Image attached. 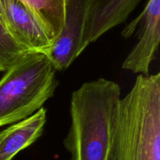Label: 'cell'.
Returning <instances> with one entry per match:
<instances>
[{"label":"cell","mask_w":160,"mask_h":160,"mask_svg":"<svg viewBox=\"0 0 160 160\" xmlns=\"http://www.w3.org/2000/svg\"><path fill=\"white\" fill-rule=\"evenodd\" d=\"M121 89L105 78L88 81L72 93L70 123L64 146L70 160H114Z\"/></svg>","instance_id":"6da1fadb"},{"label":"cell","mask_w":160,"mask_h":160,"mask_svg":"<svg viewBox=\"0 0 160 160\" xmlns=\"http://www.w3.org/2000/svg\"><path fill=\"white\" fill-rule=\"evenodd\" d=\"M56 70L45 55L28 52L0 79V127L31 117L54 96Z\"/></svg>","instance_id":"7a4b0ae2"},{"label":"cell","mask_w":160,"mask_h":160,"mask_svg":"<svg viewBox=\"0 0 160 160\" xmlns=\"http://www.w3.org/2000/svg\"><path fill=\"white\" fill-rule=\"evenodd\" d=\"M138 28L139 40L122 65L123 70L148 76L152 62L156 58L160 41V0H148L143 11L122 32L128 38Z\"/></svg>","instance_id":"3957f363"},{"label":"cell","mask_w":160,"mask_h":160,"mask_svg":"<svg viewBox=\"0 0 160 160\" xmlns=\"http://www.w3.org/2000/svg\"><path fill=\"white\" fill-rule=\"evenodd\" d=\"M92 0H66L62 29L44 55L56 71L69 68L81 54L88 12Z\"/></svg>","instance_id":"277c9868"},{"label":"cell","mask_w":160,"mask_h":160,"mask_svg":"<svg viewBox=\"0 0 160 160\" xmlns=\"http://www.w3.org/2000/svg\"><path fill=\"white\" fill-rule=\"evenodd\" d=\"M6 29L16 42L28 52L43 53L52 39L32 12L18 0H1Z\"/></svg>","instance_id":"5b68a950"},{"label":"cell","mask_w":160,"mask_h":160,"mask_svg":"<svg viewBox=\"0 0 160 160\" xmlns=\"http://www.w3.org/2000/svg\"><path fill=\"white\" fill-rule=\"evenodd\" d=\"M141 1L92 0L83 36V51L108 31L124 22Z\"/></svg>","instance_id":"8992f818"},{"label":"cell","mask_w":160,"mask_h":160,"mask_svg":"<svg viewBox=\"0 0 160 160\" xmlns=\"http://www.w3.org/2000/svg\"><path fill=\"white\" fill-rule=\"evenodd\" d=\"M46 121L47 111L42 107L31 117L0 131V160H12L34 143L43 134Z\"/></svg>","instance_id":"52a82bcc"},{"label":"cell","mask_w":160,"mask_h":160,"mask_svg":"<svg viewBox=\"0 0 160 160\" xmlns=\"http://www.w3.org/2000/svg\"><path fill=\"white\" fill-rule=\"evenodd\" d=\"M40 22L52 39L57 38L65 20L66 0H18Z\"/></svg>","instance_id":"ba28073f"},{"label":"cell","mask_w":160,"mask_h":160,"mask_svg":"<svg viewBox=\"0 0 160 160\" xmlns=\"http://www.w3.org/2000/svg\"><path fill=\"white\" fill-rule=\"evenodd\" d=\"M28 52L0 23V72H6Z\"/></svg>","instance_id":"9c48e42d"},{"label":"cell","mask_w":160,"mask_h":160,"mask_svg":"<svg viewBox=\"0 0 160 160\" xmlns=\"http://www.w3.org/2000/svg\"><path fill=\"white\" fill-rule=\"evenodd\" d=\"M0 23L3 25L6 28V16H5L4 9H3L2 2L0 0Z\"/></svg>","instance_id":"30bf717a"}]
</instances>
